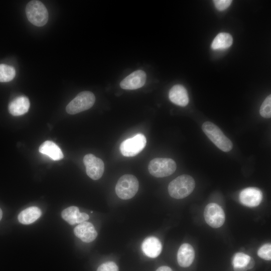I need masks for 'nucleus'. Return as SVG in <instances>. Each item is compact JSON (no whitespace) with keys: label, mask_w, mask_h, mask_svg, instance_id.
<instances>
[{"label":"nucleus","mask_w":271,"mask_h":271,"mask_svg":"<svg viewBox=\"0 0 271 271\" xmlns=\"http://www.w3.org/2000/svg\"><path fill=\"white\" fill-rule=\"evenodd\" d=\"M195 182L190 175H182L172 181L168 185L169 195L174 198L183 199L189 195L194 190Z\"/></svg>","instance_id":"nucleus-1"},{"label":"nucleus","mask_w":271,"mask_h":271,"mask_svg":"<svg viewBox=\"0 0 271 271\" xmlns=\"http://www.w3.org/2000/svg\"><path fill=\"white\" fill-rule=\"evenodd\" d=\"M202 129L210 140L221 151L227 152L232 149L231 141L214 123L206 121L203 123Z\"/></svg>","instance_id":"nucleus-2"},{"label":"nucleus","mask_w":271,"mask_h":271,"mask_svg":"<svg viewBox=\"0 0 271 271\" xmlns=\"http://www.w3.org/2000/svg\"><path fill=\"white\" fill-rule=\"evenodd\" d=\"M139 187V184L137 178L132 175L125 174L118 179L115 190L119 198L127 200L136 194Z\"/></svg>","instance_id":"nucleus-3"},{"label":"nucleus","mask_w":271,"mask_h":271,"mask_svg":"<svg viewBox=\"0 0 271 271\" xmlns=\"http://www.w3.org/2000/svg\"><path fill=\"white\" fill-rule=\"evenodd\" d=\"M26 13L29 22L36 26H43L48 22V11L40 1H31L29 2L26 6Z\"/></svg>","instance_id":"nucleus-4"},{"label":"nucleus","mask_w":271,"mask_h":271,"mask_svg":"<svg viewBox=\"0 0 271 271\" xmlns=\"http://www.w3.org/2000/svg\"><path fill=\"white\" fill-rule=\"evenodd\" d=\"M177 166L170 158H157L152 160L148 166L150 173L157 178L169 176L175 172Z\"/></svg>","instance_id":"nucleus-5"},{"label":"nucleus","mask_w":271,"mask_h":271,"mask_svg":"<svg viewBox=\"0 0 271 271\" xmlns=\"http://www.w3.org/2000/svg\"><path fill=\"white\" fill-rule=\"evenodd\" d=\"M95 97L93 93L88 91H82L77 95L67 105L68 113L74 114L91 108L94 104Z\"/></svg>","instance_id":"nucleus-6"},{"label":"nucleus","mask_w":271,"mask_h":271,"mask_svg":"<svg viewBox=\"0 0 271 271\" xmlns=\"http://www.w3.org/2000/svg\"><path fill=\"white\" fill-rule=\"evenodd\" d=\"M147 140L145 136L139 133L132 138L123 141L119 149L122 155L125 157H133L140 153L146 145Z\"/></svg>","instance_id":"nucleus-7"},{"label":"nucleus","mask_w":271,"mask_h":271,"mask_svg":"<svg viewBox=\"0 0 271 271\" xmlns=\"http://www.w3.org/2000/svg\"><path fill=\"white\" fill-rule=\"evenodd\" d=\"M204 217L206 222L213 228H219L224 223L225 216L222 208L217 204L210 203L204 209Z\"/></svg>","instance_id":"nucleus-8"},{"label":"nucleus","mask_w":271,"mask_h":271,"mask_svg":"<svg viewBox=\"0 0 271 271\" xmlns=\"http://www.w3.org/2000/svg\"><path fill=\"white\" fill-rule=\"evenodd\" d=\"M87 175L92 179H99L102 176L104 165L101 159L91 154L86 155L83 158Z\"/></svg>","instance_id":"nucleus-9"},{"label":"nucleus","mask_w":271,"mask_h":271,"mask_svg":"<svg viewBox=\"0 0 271 271\" xmlns=\"http://www.w3.org/2000/svg\"><path fill=\"white\" fill-rule=\"evenodd\" d=\"M146 74L141 70L135 71L124 78L120 83L121 88L133 90L144 86L146 81Z\"/></svg>","instance_id":"nucleus-10"},{"label":"nucleus","mask_w":271,"mask_h":271,"mask_svg":"<svg viewBox=\"0 0 271 271\" xmlns=\"http://www.w3.org/2000/svg\"><path fill=\"white\" fill-rule=\"evenodd\" d=\"M261 200L262 193L256 188H246L242 190L239 194L240 202L247 207L257 206L261 202Z\"/></svg>","instance_id":"nucleus-11"},{"label":"nucleus","mask_w":271,"mask_h":271,"mask_svg":"<svg viewBox=\"0 0 271 271\" xmlns=\"http://www.w3.org/2000/svg\"><path fill=\"white\" fill-rule=\"evenodd\" d=\"M74 233L76 236L86 243L93 241L97 236V232L93 224L87 221L78 224L75 227Z\"/></svg>","instance_id":"nucleus-12"},{"label":"nucleus","mask_w":271,"mask_h":271,"mask_svg":"<svg viewBox=\"0 0 271 271\" xmlns=\"http://www.w3.org/2000/svg\"><path fill=\"white\" fill-rule=\"evenodd\" d=\"M62 217L70 225L79 224L87 220L89 217L86 213L80 212L76 206H70L63 210Z\"/></svg>","instance_id":"nucleus-13"},{"label":"nucleus","mask_w":271,"mask_h":271,"mask_svg":"<svg viewBox=\"0 0 271 271\" xmlns=\"http://www.w3.org/2000/svg\"><path fill=\"white\" fill-rule=\"evenodd\" d=\"M162 248L161 241L154 236L146 238L142 245V249L144 254L151 258L158 256L161 252Z\"/></svg>","instance_id":"nucleus-14"},{"label":"nucleus","mask_w":271,"mask_h":271,"mask_svg":"<svg viewBox=\"0 0 271 271\" xmlns=\"http://www.w3.org/2000/svg\"><path fill=\"white\" fill-rule=\"evenodd\" d=\"M169 97L173 103L181 106H186L189 100L186 89L180 84L175 85L171 88Z\"/></svg>","instance_id":"nucleus-15"},{"label":"nucleus","mask_w":271,"mask_h":271,"mask_svg":"<svg viewBox=\"0 0 271 271\" xmlns=\"http://www.w3.org/2000/svg\"><path fill=\"white\" fill-rule=\"evenodd\" d=\"M195 257L193 247L188 243H184L179 247L177 253V261L180 266L184 267L189 266Z\"/></svg>","instance_id":"nucleus-16"},{"label":"nucleus","mask_w":271,"mask_h":271,"mask_svg":"<svg viewBox=\"0 0 271 271\" xmlns=\"http://www.w3.org/2000/svg\"><path fill=\"white\" fill-rule=\"evenodd\" d=\"M30 103L28 97L20 96L13 100L9 105V112L14 116H20L27 113Z\"/></svg>","instance_id":"nucleus-17"},{"label":"nucleus","mask_w":271,"mask_h":271,"mask_svg":"<svg viewBox=\"0 0 271 271\" xmlns=\"http://www.w3.org/2000/svg\"><path fill=\"white\" fill-rule=\"evenodd\" d=\"M40 153L46 155L54 161L60 160L63 158V154L60 148L53 142L46 141L40 146Z\"/></svg>","instance_id":"nucleus-18"},{"label":"nucleus","mask_w":271,"mask_h":271,"mask_svg":"<svg viewBox=\"0 0 271 271\" xmlns=\"http://www.w3.org/2000/svg\"><path fill=\"white\" fill-rule=\"evenodd\" d=\"M41 210L37 207L27 208L20 213L18 218L23 224H30L36 221L41 215Z\"/></svg>","instance_id":"nucleus-19"},{"label":"nucleus","mask_w":271,"mask_h":271,"mask_svg":"<svg viewBox=\"0 0 271 271\" xmlns=\"http://www.w3.org/2000/svg\"><path fill=\"white\" fill-rule=\"evenodd\" d=\"M233 42L232 36L228 33L218 34L213 40L211 48L213 50H222L228 48Z\"/></svg>","instance_id":"nucleus-20"},{"label":"nucleus","mask_w":271,"mask_h":271,"mask_svg":"<svg viewBox=\"0 0 271 271\" xmlns=\"http://www.w3.org/2000/svg\"><path fill=\"white\" fill-rule=\"evenodd\" d=\"M15 74L14 67L5 64H0V82L10 81L14 78Z\"/></svg>","instance_id":"nucleus-21"},{"label":"nucleus","mask_w":271,"mask_h":271,"mask_svg":"<svg viewBox=\"0 0 271 271\" xmlns=\"http://www.w3.org/2000/svg\"><path fill=\"white\" fill-rule=\"evenodd\" d=\"M250 256L242 252H238L234 254L232 258L233 267H245L248 263Z\"/></svg>","instance_id":"nucleus-22"},{"label":"nucleus","mask_w":271,"mask_h":271,"mask_svg":"<svg viewBox=\"0 0 271 271\" xmlns=\"http://www.w3.org/2000/svg\"><path fill=\"white\" fill-rule=\"evenodd\" d=\"M261 116L269 118L271 117V95L266 97L262 102L259 110Z\"/></svg>","instance_id":"nucleus-23"},{"label":"nucleus","mask_w":271,"mask_h":271,"mask_svg":"<svg viewBox=\"0 0 271 271\" xmlns=\"http://www.w3.org/2000/svg\"><path fill=\"white\" fill-rule=\"evenodd\" d=\"M271 245L270 243H266L262 245L257 251L258 256L266 260H270L271 259Z\"/></svg>","instance_id":"nucleus-24"},{"label":"nucleus","mask_w":271,"mask_h":271,"mask_svg":"<svg viewBox=\"0 0 271 271\" xmlns=\"http://www.w3.org/2000/svg\"><path fill=\"white\" fill-rule=\"evenodd\" d=\"M97 271H118V268L114 262L108 261L101 264Z\"/></svg>","instance_id":"nucleus-25"},{"label":"nucleus","mask_w":271,"mask_h":271,"mask_svg":"<svg viewBox=\"0 0 271 271\" xmlns=\"http://www.w3.org/2000/svg\"><path fill=\"white\" fill-rule=\"evenodd\" d=\"M216 8L219 11H223L230 5L231 0H215L213 1Z\"/></svg>","instance_id":"nucleus-26"},{"label":"nucleus","mask_w":271,"mask_h":271,"mask_svg":"<svg viewBox=\"0 0 271 271\" xmlns=\"http://www.w3.org/2000/svg\"><path fill=\"white\" fill-rule=\"evenodd\" d=\"M254 264H255V262H254V259L252 257H250L249 261L246 266V268L247 270L253 268L254 265Z\"/></svg>","instance_id":"nucleus-27"},{"label":"nucleus","mask_w":271,"mask_h":271,"mask_svg":"<svg viewBox=\"0 0 271 271\" xmlns=\"http://www.w3.org/2000/svg\"><path fill=\"white\" fill-rule=\"evenodd\" d=\"M156 271H172L171 268L167 266H162L159 267Z\"/></svg>","instance_id":"nucleus-28"},{"label":"nucleus","mask_w":271,"mask_h":271,"mask_svg":"<svg viewBox=\"0 0 271 271\" xmlns=\"http://www.w3.org/2000/svg\"><path fill=\"white\" fill-rule=\"evenodd\" d=\"M234 271H247L245 267H233Z\"/></svg>","instance_id":"nucleus-29"},{"label":"nucleus","mask_w":271,"mask_h":271,"mask_svg":"<svg viewBox=\"0 0 271 271\" xmlns=\"http://www.w3.org/2000/svg\"><path fill=\"white\" fill-rule=\"evenodd\" d=\"M2 215H3L2 210L0 208V220H1V219L2 218Z\"/></svg>","instance_id":"nucleus-30"}]
</instances>
